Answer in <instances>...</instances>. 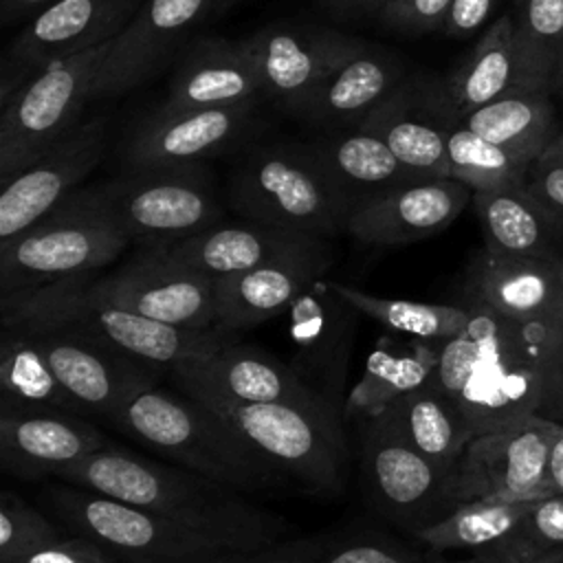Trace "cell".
Masks as SVG:
<instances>
[{
	"mask_svg": "<svg viewBox=\"0 0 563 563\" xmlns=\"http://www.w3.org/2000/svg\"><path fill=\"white\" fill-rule=\"evenodd\" d=\"M466 328L440 343L431 380L455 405L473 438L539 413L563 312L515 319L464 303Z\"/></svg>",
	"mask_w": 563,
	"mask_h": 563,
	"instance_id": "obj_1",
	"label": "cell"
},
{
	"mask_svg": "<svg viewBox=\"0 0 563 563\" xmlns=\"http://www.w3.org/2000/svg\"><path fill=\"white\" fill-rule=\"evenodd\" d=\"M57 479L152 510L231 550H255L286 532L279 515L249 504L233 488L117 444L62 471Z\"/></svg>",
	"mask_w": 563,
	"mask_h": 563,
	"instance_id": "obj_2",
	"label": "cell"
},
{
	"mask_svg": "<svg viewBox=\"0 0 563 563\" xmlns=\"http://www.w3.org/2000/svg\"><path fill=\"white\" fill-rule=\"evenodd\" d=\"M0 312L2 323L59 325L81 332L156 372H172L191 354L231 339V332L222 328L185 330L121 308L99 295L90 277L62 279L7 295L0 299Z\"/></svg>",
	"mask_w": 563,
	"mask_h": 563,
	"instance_id": "obj_3",
	"label": "cell"
},
{
	"mask_svg": "<svg viewBox=\"0 0 563 563\" xmlns=\"http://www.w3.org/2000/svg\"><path fill=\"white\" fill-rule=\"evenodd\" d=\"M117 431L145 449L233 490H255L279 475L207 405L150 385L112 418Z\"/></svg>",
	"mask_w": 563,
	"mask_h": 563,
	"instance_id": "obj_4",
	"label": "cell"
},
{
	"mask_svg": "<svg viewBox=\"0 0 563 563\" xmlns=\"http://www.w3.org/2000/svg\"><path fill=\"white\" fill-rule=\"evenodd\" d=\"M231 207L268 227L334 238L352 211L310 145L277 143L251 152L233 172Z\"/></svg>",
	"mask_w": 563,
	"mask_h": 563,
	"instance_id": "obj_5",
	"label": "cell"
},
{
	"mask_svg": "<svg viewBox=\"0 0 563 563\" xmlns=\"http://www.w3.org/2000/svg\"><path fill=\"white\" fill-rule=\"evenodd\" d=\"M73 196L141 246H169L222 222V207L200 163L130 169Z\"/></svg>",
	"mask_w": 563,
	"mask_h": 563,
	"instance_id": "obj_6",
	"label": "cell"
},
{
	"mask_svg": "<svg viewBox=\"0 0 563 563\" xmlns=\"http://www.w3.org/2000/svg\"><path fill=\"white\" fill-rule=\"evenodd\" d=\"M216 411L277 475H288L317 495H336L345 479L343 420L317 405L253 402Z\"/></svg>",
	"mask_w": 563,
	"mask_h": 563,
	"instance_id": "obj_7",
	"label": "cell"
},
{
	"mask_svg": "<svg viewBox=\"0 0 563 563\" xmlns=\"http://www.w3.org/2000/svg\"><path fill=\"white\" fill-rule=\"evenodd\" d=\"M128 235L73 194L46 218L0 242V295H15L73 277H90L114 262Z\"/></svg>",
	"mask_w": 563,
	"mask_h": 563,
	"instance_id": "obj_8",
	"label": "cell"
},
{
	"mask_svg": "<svg viewBox=\"0 0 563 563\" xmlns=\"http://www.w3.org/2000/svg\"><path fill=\"white\" fill-rule=\"evenodd\" d=\"M48 506L75 534L97 541L121 563H202L231 550L152 510L75 484L55 488Z\"/></svg>",
	"mask_w": 563,
	"mask_h": 563,
	"instance_id": "obj_9",
	"label": "cell"
},
{
	"mask_svg": "<svg viewBox=\"0 0 563 563\" xmlns=\"http://www.w3.org/2000/svg\"><path fill=\"white\" fill-rule=\"evenodd\" d=\"M108 44L57 59L35 73L0 108V183L62 141L95 99V77Z\"/></svg>",
	"mask_w": 563,
	"mask_h": 563,
	"instance_id": "obj_10",
	"label": "cell"
},
{
	"mask_svg": "<svg viewBox=\"0 0 563 563\" xmlns=\"http://www.w3.org/2000/svg\"><path fill=\"white\" fill-rule=\"evenodd\" d=\"M561 422L541 413L526 416L499 429L477 433L451 471L446 501L473 499H541L552 495L548 484L550 449Z\"/></svg>",
	"mask_w": 563,
	"mask_h": 563,
	"instance_id": "obj_11",
	"label": "cell"
},
{
	"mask_svg": "<svg viewBox=\"0 0 563 563\" xmlns=\"http://www.w3.org/2000/svg\"><path fill=\"white\" fill-rule=\"evenodd\" d=\"M286 312V365L323 409L345 420V378L361 312L336 292L332 279L323 277L312 282Z\"/></svg>",
	"mask_w": 563,
	"mask_h": 563,
	"instance_id": "obj_12",
	"label": "cell"
},
{
	"mask_svg": "<svg viewBox=\"0 0 563 563\" xmlns=\"http://www.w3.org/2000/svg\"><path fill=\"white\" fill-rule=\"evenodd\" d=\"M145 0H53L15 35L0 81V108L44 66L112 42Z\"/></svg>",
	"mask_w": 563,
	"mask_h": 563,
	"instance_id": "obj_13",
	"label": "cell"
},
{
	"mask_svg": "<svg viewBox=\"0 0 563 563\" xmlns=\"http://www.w3.org/2000/svg\"><path fill=\"white\" fill-rule=\"evenodd\" d=\"M361 473L369 501L409 532L444 517L451 508V473L405 442L380 418L358 420Z\"/></svg>",
	"mask_w": 563,
	"mask_h": 563,
	"instance_id": "obj_14",
	"label": "cell"
},
{
	"mask_svg": "<svg viewBox=\"0 0 563 563\" xmlns=\"http://www.w3.org/2000/svg\"><path fill=\"white\" fill-rule=\"evenodd\" d=\"M92 288L152 321L185 330L218 328L213 279L167 257L156 246H141L112 275L92 279Z\"/></svg>",
	"mask_w": 563,
	"mask_h": 563,
	"instance_id": "obj_15",
	"label": "cell"
},
{
	"mask_svg": "<svg viewBox=\"0 0 563 563\" xmlns=\"http://www.w3.org/2000/svg\"><path fill=\"white\" fill-rule=\"evenodd\" d=\"M169 376L183 394L209 409L253 402H303L321 407L286 361L235 339L191 354Z\"/></svg>",
	"mask_w": 563,
	"mask_h": 563,
	"instance_id": "obj_16",
	"label": "cell"
},
{
	"mask_svg": "<svg viewBox=\"0 0 563 563\" xmlns=\"http://www.w3.org/2000/svg\"><path fill=\"white\" fill-rule=\"evenodd\" d=\"M24 328L35 334L62 387L84 416H95L110 424L139 389L156 385V369L81 332L59 325Z\"/></svg>",
	"mask_w": 563,
	"mask_h": 563,
	"instance_id": "obj_17",
	"label": "cell"
},
{
	"mask_svg": "<svg viewBox=\"0 0 563 563\" xmlns=\"http://www.w3.org/2000/svg\"><path fill=\"white\" fill-rule=\"evenodd\" d=\"M108 145L103 117L79 121L37 161L2 183L0 242H7L59 207L99 165Z\"/></svg>",
	"mask_w": 563,
	"mask_h": 563,
	"instance_id": "obj_18",
	"label": "cell"
},
{
	"mask_svg": "<svg viewBox=\"0 0 563 563\" xmlns=\"http://www.w3.org/2000/svg\"><path fill=\"white\" fill-rule=\"evenodd\" d=\"M264 95L301 112L312 92L361 46L358 40L328 29L271 24L242 40Z\"/></svg>",
	"mask_w": 563,
	"mask_h": 563,
	"instance_id": "obj_19",
	"label": "cell"
},
{
	"mask_svg": "<svg viewBox=\"0 0 563 563\" xmlns=\"http://www.w3.org/2000/svg\"><path fill=\"white\" fill-rule=\"evenodd\" d=\"M216 2L220 0H145L130 24L108 42L95 77V99L123 95L161 73Z\"/></svg>",
	"mask_w": 563,
	"mask_h": 563,
	"instance_id": "obj_20",
	"label": "cell"
},
{
	"mask_svg": "<svg viewBox=\"0 0 563 563\" xmlns=\"http://www.w3.org/2000/svg\"><path fill=\"white\" fill-rule=\"evenodd\" d=\"M471 200L473 189L462 180H413L358 202L345 231L363 244L402 246L442 233Z\"/></svg>",
	"mask_w": 563,
	"mask_h": 563,
	"instance_id": "obj_21",
	"label": "cell"
},
{
	"mask_svg": "<svg viewBox=\"0 0 563 563\" xmlns=\"http://www.w3.org/2000/svg\"><path fill=\"white\" fill-rule=\"evenodd\" d=\"M330 264V242L325 238H312L246 273L216 279V325L235 332L286 312Z\"/></svg>",
	"mask_w": 563,
	"mask_h": 563,
	"instance_id": "obj_22",
	"label": "cell"
},
{
	"mask_svg": "<svg viewBox=\"0 0 563 563\" xmlns=\"http://www.w3.org/2000/svg\"><path fill=\"white\" fill-rule=\"evenodd\" d=\"M86 416L51 409H0V462L22 479L57 477L108 446Z\"/></svg>",
	"mask_w": 563,
	"mask_h": 563,
	"instance_id": "obj_23",
	"label": "cell"
},
{
	"mask_svg": "<svg viewBox=\"0 0 563 563\" xmlns=\"http://www.w3.org/2000/svg\"><path fill=\"white\" fill-rule=\"evenodd\" d=\"M460 123L442 86L398 84L361 123L378 134L391 152L422 180L449 176V132Z\"/></svg>",
	"mask_w": 563,
	"mask_h": 563,
	"instance_id": "obj_24",
	"label": "cell"
},
{
	"mask_svg": "<svg viewBox=\"0 0 563 563\" xmlns=\"http://www.w3.org/2000/svg\"><path fill=\"white\" fill-rule=\"evenodd\" d=\"M251 106L242 108H156L139 123L125 150L130 169L194 165L227 147L251 121Z\"/></svg>",
	"mask_w": 563,
	"mask_h": 563,
	"instance_id": "obj_25",
	"label": "cell"
},
{
	"mask_svg": "<svg viewBox=\"0 0 563 563\" xmlns=\"http://www.w3.org/2000/svg\"><path fill=\"white\" fill-rule=\"evenodd\" d=\"M464 299L515 319L563 312V257H501L482 249L468 264Z\"/></svg>",
	"mask_w": 563,
	"mask_h": 563,
	"instance_id": "obj_26",
	"label": "cell"
},
{
	"mask_svg": "<svg viewBox=\"0 0 563 563\" xmlns=\"http://www.w3.org/2000/svg\"><path fill=\"white\" fill-rule=\"evenodd\" d=\"M262 92L260 73L242 40L202 37L178 62L161 108H253Z\"/></svg>",
	"mask_w": 563,
	"mask_h": 563,
	"instance_id": "obj_27",
	"label": "cell"
},
{
	"mask_svg": "<svg viewBox=\"0 0 563 563\" xmlns=\"http://www.w3.org/2000/svg\"><path fill=\"white\" fill-rule=\"evenodd\" d=\"M317 235L295 233L262 222L213 224L169 246H156L167 257L216 279L246 273L286 251H292Z\"/></svg>",
	"mask_w": 563,
	"mask_h": 563,
	"instance_id": "obj_28",
	"label": "cell"
},
{
	"mask_svg": "<svg viewBox=\"0 0 563 563\" xmlns=\"http://www.w3.org/2000/svg\"><path fill=\"white\" fill-rule=\"evenodd\" d=\"M400 66L385 53L361 44L306 101L299 117L312 125H358L400 84Z\"/></svg>",
	"mask_w": 563,
	"mask_h": 563,
	"instance_id": "obj_29",
	"label": "cell"
},
{
	"mask_svg": "<svg viewBox=\"0 0 563 563\" xmlns=\"http://www.w3.org/2000/svg\"><path fill=\"white\" fill-rule=\"evenodd\" d=\"M523 88L521 59L510 13L497 18L477 40L464 62L442 84V95L462 121L468 112Z\"/></svg>",
	"mask_w": 563,
	"mask_h": 563,
	"instance_id": "obj_30",
	"label": "cell"
},
{
	"mask_svg": "<svg viewBox=\"0 0 563 563\" xmlns=\"http://www.w3.org/2000/svg\"><path fill=\"white\" fill-rule=\"evenodd\" d=\"M310 147L352 209L374 194L422 180L378 134L358 125L339 128Z\"/></svg>",
	"mask_w": 563,
	"mask_h": 563,
	"instance_id": "obj_31",
	"label": "cell"
},
{
	"mask_svg": "<svg viewBox=\"0 0 563 563\" xmlns=\"http://www.w3.org/2000/svg\"><path fill=\"white\" fill-rule=\"evenodd\" d=\"M440 358V343L407 336L380 341L365 363L361 380L345 398L343 418L367 420L383 413L400 396L431 380Z\"/></svg>",
	"mask_w": 563,
	"mask_h": 563,
	"instance_id": "obj_32",
	"label": "cell"
},
{
	"mask_svg": "<svg viewBox=\"0 0 563 563\" xmlns=\"http://www.w3.org/2000/svg\"><path fill=\"white\" fill-rule=\"evenodd\" d=\"M374 418L449 473L473 440L464 418L433 380L400 396Z\"/></svg>",
	"mask_w": 563,
	"mask_h": 563,
	"instance_id": "obj_33",
	"label": "cell"
},
{
	"mask_svg": "<svg viewBox=\"0 0 563 563\" xmlns=\"http://www.w3.org/2000/svg\"><path fill=\"white\" fill-rule=\"evenodd\" d=\"M473 207L482 224L484 249L501 257L556 255L561 231L530 198L523 185L473 191Z\"/></svg>",
	"mask_w": 563,
	"mask_h": 563,
	"instance_id": "obj_34",
	"label": "cell"
},
{
	"mask_svg": "<svg viewBox=\"0 0 563 563\" xmlns=\"http://www.w3.org/2000/svg\"><path fill=\"white\" fill-rule=\"evenodd\" d=\"M418 554L380 534H314L279 539L255 550H229L202 563H422Z\"/></svg>",
	"mask_w": 563,
	"mask_h": 563,
	"instance_id": "obj_35",
	"label": "cell"
},
{
	"mask_svg": "<svg viewBox=\"0 0 563 563\" xmlns=\"http://www.w3.org/2000/svg\"><path fill=\"white\" fill-rule=\"evenodd\" d=\"M0 409H51L81 413L75 400L62 387L35 334L15 323H2Z\"/></svg>",
	"mask_w": 563,
	"mask_h": 563,
	"instance_id": "obj_36",
	"label": "cell"
},
{
	"mask_svg": "<svg viewBox=\"0 0 563 563\" xmlns=\"http://www.w3.org/2000/svg\"><path fill=\"white\" fill-rule=\"evenodd\" d=\"M548 88L508 92L473 112L462 123L488 141L539 158L561 132Z\"/></svg>",
	"mask_w": 563,
	"mask_h": 563,
	"instance_id": "obj_37",
	"label": "cell"
},
{
	"mask_svg": "<svg viewBox=\"0 0 563 563\" xmlns=\"http://www.w3.org/2000/svg\"><path fill=\"white\" fill-rule=\"evenodd\" d=\"M537 499H473L411 534L433 552H484L501 543L526 519Z\"/></svg>",
	"mask_w": 563,
	"mask_h": 563,
	"instance_id": "obj_38",
	"label": "cell"
},
{
	"mask_svg": "<svg viewBox=\"0 0 563 563\" xmlns=\"http://www.w3.org/2000/svg\"><path fill=\"white\" fill-rule=\"evenodd\" d=\"M334 288L345 297L363 317L380 323L389 332L442 343L460 334L468 323V308L464 303H427L413 299H394L369 295L350 284L334 282Z\"/></svg>",
	"mask_w": 563,
	"mask_h": 563,
	"instance_id": "obj_39",
	"label": "cell"
},
{
	"mask_svg": "<svg viewBox=\"0 0 563 563\" xmlns=\"http://www.w3.org/2000/svg\"><path fill=\"white\" fill-rule=\"evenodd\" d=\"M449 176L473 191L523 185L530 165L537 161L523 152L499 145L466 128L462 121L449 132Z\"/></svg>",
	"mask_w": 563,
	"mask_h": 563,
	"instance_id": "obj_40",
	"label": "cell"
},
{
	"mask_svg": "<svg viewBox=\"0 0 563 563\" xmlns=\"http://www.w3.org/2000/svg\"><path fill=\"white\" fill-rule=\"evenodd\" d=\"M515 42L523 88H554L563 59V0H519Z\"/></svg>",
	"mask_w": 563,
	"mask_h": 563,
	"instance_id": "obj_41",
	"label": "cell"
},
{
	"mask_svg": "<svg viewBox=\"0 0 563 563\" xmlns=\"http://www.w3.org/2000/svg\"><path fill=\"white\" fill-rule=\"evenodd\" d=\"M563 548V495L534 501L526 519L501 543L475 552L490 563H534L548 552Z\"/></svg>",
	"mask_w": 563,
	"mask_h": 563,
	"instance_id": "obj_42",
	"label": "cell"
},
{
	"mask_svg": "<svg viewBox=\"0 0 563 563\" xmlns=\"http://www.w3.org/2000/svg\"><path fill=\"white\" fill-rule=\"evenodd\" d=\"M57 526L11 490L0 495V563H13L22 554L59 539Z\"/></svg>",
	"mask_w": 563,
	"mask_h": 563,
	"instance_id": "obj_43",
	"label": "cell"
},
{
	"mask_svg": "<svg viewBox=\"0 0 563 563\" xmlns=\"http://www.w3.org/2000/svg\"><path fill=\"white\" fill-rule=\"evenodd\" d=\"M523 189L563 231V154L545 150L528 169Z\"/></svg>",
	"mask_w": 563,
	"mask_h": 563,
	"instance_id": "obj_44",
	"label": "cell"
},
{
	"mask_svg": "<svg viewBox=\"0 0 563 563\" xmlns=\"http://www.w3.org/2000/svg\"><path fill=\"white\" fill-rule=\"evenodd\" d=\"M453 0H389L378 13L383 22L407 35L444 29Z\"/></svg>",
	"mask_w": 563,
	"mask_h": 563,
	"instance_id": "obj_45",
	"label": "cell"
},
{
	"mask_svg": "<svg viewBox=\"0 0 563 563\" xmlns=\"http://www.w3.org/2000/svg\"><path fill=\"white\" fill-rule=\"evenodd\" d=\"M13 563H121L117 556H112L106 548H101L97 541L73 534V537H59L51 543H44L40 548L29 550Z\"/></svg>",
	"mask_w": 563,
	"mask_h": 563,
	"instance_id": "obj_46",
	"label": "cell"
},
{
	"mask_svg": "<svg viewBox=\"0 0 563 563\" xmlns=\"http://www.w3.org/2000/svg\"><path fill=\"white\" fill-rule=\"evenodd\" d=\"M495 4L497 0H453L442 31L449 37H468L488 22Z\"/></svg>",
	"mask_w": 563,
	"mask_h": 563,
	"instance_id": "obj_47",
	"label": "cell"
},
{
	"mask_svg": "<svg viewBox=\"0 0 563 563\" xmlns=\"http://www.w3.org/2000/svg\"><path fill=\"white\" fill-rule=\"evenodd\" d=\"M539 413L563 424V334L559 336L556 347L548 363L543 400H541Z\"/></svg>",
	"mask_w": 563,
	"mask_h": 563,
	"instance_id": "obj_48",
	"label": "cell"
},
{
	"mask_svg": "<svg viewBox=\"0 0 563 563\" xmlns=\"http://www.w3.org/2000/svg\"><path fill=\"white\" fill-rule=\"evenodd\" d=\"M53 0H0V18L4 24L29 18L51 4Z\"/></svg>",
	"mask_w": 563,
	"mask_h": 563,
	"instance_id": "obj_49",
	"label": "cell"
},
{
	"mask_svg": "<svg viewBox=\"0 0 563 563\" xmlns=\"http://www.w3.org/2000/svg\"><path fill=\"white\" fill-rule=\"evenodd\" d=\"M548 484L552 495H563V429L552 442L548 460Z\"/></svg>",
	"mask_w": 563,
	"mask_h": 563,
	"instance_id": "obj_50",
	"label": "cell"
},
{
	"mask_svg": "<svg viewBox=\"0 0 563 563\" xmlns=\"http://www.w3.org/2000/svg\"><path fill=\"white\" fill-rule=\"evenodd\" d=\"M336 11H380L389 0H319Z\"/></svg>",
	"mask_w": 563,
	"mask_h": 563,
	"instance_id": "obj_51",
	"label": "cell"
},
{
	"mask_svg": "<svg viewBox=\"0 0 563 563\" xmlns=\"http://www.w3.org/2000/svg\"><path fill=\"white\" fill-rule=\"evenodd\" d=\"M422 563H490L488 559H484L482 554H475V556H471V559H460V561H451V559H444L442 556V552H429V554H424V559H422Z\"/></svg>",
	"mask_w": 563,
	"mask_h": 563,
	"instance_id": "obj_52",
	"label": "cell"
},
{
	"mask_svg": "<svg viewBox=\"0 0 563 563\" xmlns=\"http://www.w3.org/2000/svg\"><path fill=\"white\" fill-rule=\"evenodd\" d=\"M534 563H563V548H561V550H554V552H548L545 556L537 559Z\"/></svg>",
	"mask_w": 563,
	"mask_h": 563,
	"instance_id": "obj_53",
	"label": "cell"
},
{
	"mask_svg": "<svg viewBox=\"0 0 563 563\" xmlns=\"http://www.w3.org/2000/svg\"><path fill=\"white\" fill-rule=\"evenodd\" d=\"M552 90L563 92V59H561V66H559V73H556V79H554V88H552Z\"/></svg>",
	"mask_w": 563,
	"mask_h": 563,
	"instance_id": "obj_54",
	"label": "cell"
},
{
	"mask_svg": "<svg viewBox=\"0 0 563 563\" xmlns=\"http://www.w3.org/2000/svg\"><path fill=\"white\" fill-rule=\"evenodd\" d=\"M548 150H554V152H561V154H563V128H561L559 136L552 141V145H550Z\"/></svg>",
	"mask_w": 563,
	"mask_h": 563,
	"instance_id": "obj_55",
	"label": "cell"
},
{
	"mask_svg": "<svg viewBox=\"0 0 563 563\" xmlns=\"http://www.w3.org/2000/svg\"><path fill=\"white\" fill-rule=\"evenodd\" d=\"M229 2H235V0H220V4H229Z\"/></svg>",
	"mask_w": 563,
	"mask_h": 563,
	"instance_id": "obj_56",
	"label": "cell"
}]
</instances>
